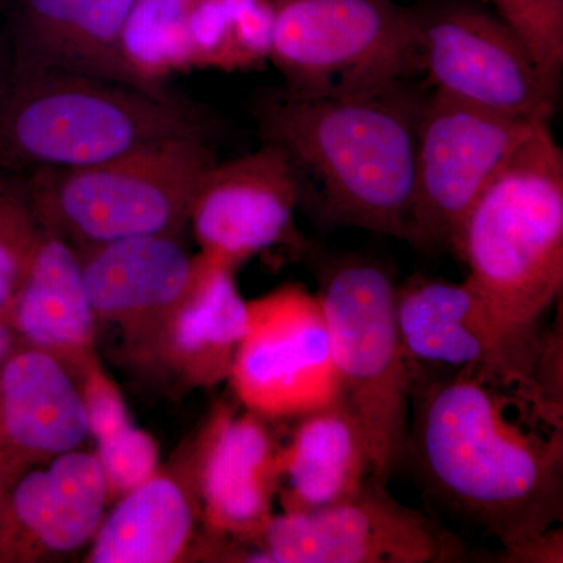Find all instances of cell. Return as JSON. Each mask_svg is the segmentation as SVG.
<instances>
[{
    "label": "cell",
    "instance_id": "obj_1",
    "mask_svg": "<svg viewBox=\"0 0 563 563\" xmlns=\"http://www.w3.org/2000/svg\"><path fill=\"white\" fill-rule=\"evenodd\" d=\"M406 457L443 503L503 548L562 521V406L465 369L412 373Z\"/></svg>",
    "mask_w": 563,
    "mask_h": 563
},
{
    "label": "cell",
    "instance_id": "obj_2",
    "mask_svg": "<svg viewBox=\"0 0 563 563\" xmlns=\"http://www.w3.org/2000/svg\"><path fill=\"white\" fill-rule=\"evenodd\" d=\"M429 95L413 81L352 95L262 92L254 120L303 181V203L325 224L413 244L415 158Z\"/></svg>",
    "mask_w": 563,
    "mask_h": 563
},
{
    "label": "cell",
    "instance_id": "obj_3",
    "mask_svg": "<svg viewBox=\"0 0 563 563\" xmlns=\"http://www.w3.org/2000/svg\"><path fill=\"white\" fill-rule=\"evenodd\" d=\"M207 122L173 92L55 70L10 73L0 90V172L76 169L180 136Z\"/></svg>",
    "mask_w": 563,
    "mask_h": 563
},
{
    "label": "cell",
    "instance_id": "obj_4",
    "mask_svg": "<svg viewBox=\"0 0 563 563\" xmlns=\"http://www.w3.org/2000/svg\"><path fill=\"white\" fill-rule=\"evenodd\" d=\"M453 251L501 320L539 331L563 288V151L540 125L496 174Z\"/></svg>",
    "mask_w": 563,
    "mask_h": 563
},
{
    "label": "cell",
    "instance_id": "obj_5",
    "mask_svg": "<svg viewBox=\"0 0 563 563\" xmlns=\"http://www.w3.org/2000/svg\"><path fill=\"white\" fill-rule=\"evenodd\" d=\"M214 162L209 136L195 135L85 168L13 177L40 228L79 251L136 236H179Z\"/></svg>",
    "mask_w": 563,
    "mask_h": 563
},
{
    "label": "cell",
    "instance_id": "obj_6",
    "mask_svg": "<svg viewBox=\"0 0 563 563\" xmlns=\"http://www.w3.org/2000/svg\"><path fill=\"white\" fill-rule=\"evenodd\" d=\"M313 272L343 393L368 442L372 479L385 484L406 459L412 391L398 287L379 262L357 254L317 255Z\"/></svg>",
    "mask_w": 563,
    "mask_h": 563
},
{
    "label": "cell",
    "instance_id": "obj_7",
    "mask_svg": "<svg viewBox=\"0 0 563 563\" xmlns=\"http://www.w3.org/2000/svg\"><path fill=\"white\" fill-rule=\"evenodd\" d=\"M269 60L303 95L384 90L422 76L417 11L393 0H268Z\"/></svg>",
    "mask_w": 563,
    "mask_h": 563
},
{
    "label": "cell",
    "instance_id": "obj_8",
    "mask_svg": "<svg viewBox=\"0 0 563 563\" xmlns=\"http://www.w3.org/2000/svg\"><path fill=\"white\" fill-rule=\"evenodd\" d=\"M399 332L410 365L465 369L540 402L559 404L547 383L555 344L501 320L468 280L415 277L398 288Z\"/></svg>",
    "mask_w": 563,
    "mask_h": 563
},
{
    "label": "cell",
    "instance_id": "obj_9",
    "mask_svg": "<svg viewBox=\"0 0 563 563\" xmlns=\"http://www.w3.org/2000/svg\"><path fill=\"white\" fill-rule=\"evenodd\" d=\"M415 11L421 73L432 91L514 120L550 122L559 87L495 11L468 0Z\"/></svg>",
    "mask_w": 563,
    "mask_h": 563
},
{
    "label": "cell",
    "instance_id": "obj_10",
    "mask_svg": "<svg viewBox=\"0 0 563 563\" xmlns=\"http://www.w3.org/2000/svg\"><path fill=\"white\" fill-rule=\"evenodd\" d=\"M429 92L415 158L413 244L453 250L474 203L540 125Z\"/></svg>",
    "mask_w": 563,
    "mask_h": 563
},
{
    "label": "cell",
    "instance_id": "obj_11",
    "mask_svg": "<svg viewBox=\"0 0 563 563\" xmlns=\"http://www.w3.org/2000/svg\"><path fill=\"white\" fill-rule=\"evenodd\" d=\"M254 547L250 562L450 563L465 554L455 533L372 477L343 501L273 515Z\"/></svg>",
    "mask_w": 563,
    "mask_h": 563
},
{
    "label": "cell",
    "instance_id": "obj_12",
    "mask_svg": "<svg viewBox=\"0 0 563 563\" xmlns=\"http://www.w3.org/2000/svg\"><path fill=\"white\" fill-rule=\"evenodd\" d=\"M247 313L229 377L244 409L263 420H290L343 395L317 292L280 285L247 301Z\"/></svg>",
    "mask_w": 563,
    "mask_h": 563
},
{
    "label": "cell",
    "instance_id": "obj_13",
    "mask_svg": "<svg viewBox=\"0 0 563 563\" xmlns=\"http://www.w3.org/2000/svg\"><path fill=\"white\" fill-rule=\"evenodd\" d=\"M303 181L290 155L266 143L214 162L192 198L188 225L203 258L235 272L252 255L295 240Z\"/></svg>",
    "mask_w": 563,
    "mask_h": 563
},
{
    "label": "cell",
    "instance_id": "obj_14",
    "mask_svg": "<svg viewBox=\"0 0 563 563\" xmlns=\"http://www.w3.org/2000/svg\"><path fill=\"white\" fill-rule=\"evenodd\" d=\"M109 506L95 453L74 450L25 470L0 504V563L40 562L87 547Z\"/></svg>",
    "mask_w": 563,
    "mask_h": 563
},
{
    "label": "cell",
    "instance_id": "obj_15",
    "mask_svg": "<svg viewBox=\"0 0 563 563\" xmlns=\"http://www.w3.org/2000/svg\"><path fill=\"white\" fill-rule=\"evenodd\" d=\"M280 451L266 422L218 406L195 443L191 461L201 517L211 532L254 543L273 517Z\"/></svg>",
    "mask_w": 563,
    "mask_h": 563
},
{
    "label": "cell",
    "instance_id": "obj_16",
    "mask_svg": "<svg viewBox=\"0 0 563 563\" xmlns=\"http://www.w3.org/2000/svg\"><path fill=\"white\" fill-rule=\"evenodd\" d=\"M77 252L92 312L120 329L132 355L185 298L198 272V255L188 254L179 236H136Z\"/></svg>",
    "mask_w": 563,
    "mask_h": 563
},
{
    "label": "cell",
    "instance_id": "obj_17",
    "mask_svg": "<svg viewBox=\"0 0 563 563\" xmlns=\"http://www.w3.org/2000/svg\"><path fill=\"white\" fill-rule=\"evenodd\" d=\"M133 2L11 0L10 73L55 70L152 91L136 79L122 52V27Z\"/></svg>",
    "mask_w": 563,
    "mask_h": 563
},
{
    "label": "cell",
    "instance_id": "obj_18",
    "mask_svg": "<svg viewBox=\"0 0 563 563\" xmlns=\"http://www.w3.org/2000/svg\"><path fill=\"white\" fill-rule=\"evenodd\" d=\"M88 437L79 383L57 358L20 344L0 366V468L14 481Z\"/></svg>",
    "mask_w": 563,
    "mask_h": 563
},
{
    "label": "cell",
    "instance_id": "obj_19",
    "mask_svg": "<svg viewBox=\"0 0 563 563\" xmlns=\"http://www.w3.org/2000/svg\"><path fill=\"white\" fill-rule=\"evenodd\" d=\"M247 321V301L232 269L198 254L190 290L133 357L165 369L188 387L229 383Z\"/></svg>",
    "mask_w": 563,
    "mask_h": 563
},
{
    "label": "cell",
    "instance_id": "obj_20",
    "mask_svg": "<svg viewBox=\"0 0 563 563\" xmlns=\"http://www.w3.org/2000/svg\"><path fill=\"white\" fill-rule=\"evenodd\" d=\"M21 344L57 358L79 383L98 358V318L81 277L79 252L43 231L9 317Z\"/></svg>",
    "mask_w": 563,
    "mask_h": 563
},
{
    "label": "cell",
    "instance_id": "obj_21",
    "mask_svg": "<svg viewBox=\"0 0 563 563\" xmlns=\"http://www.w3.org/2000/svg\"><path fill=\"white\" fill-rule=\"evenodd\" d=\"M280 451L282 512H310L351 498L372 477L368 442L344 393L298 418Z\"/></svg>",
    "mask_w": 563,
    "mask_h": 563
},
{
    "label": "cell",
    "instance_id": "obj_22",
    "mask_svg": "<svg viewBox=\"0 0 563 563\" xmlns=\"http://www.w3.org/2000/svg\"><path fill=\"white\" fill-rule=\"evenodd\" d=\"M201 515L192 461L187 472H161L113 504L91 542L87 562L169 563L190 548Z\"/></svg>",
    "mask_w": 563,
    "mask_h": 563
},
{
    "label": "cell",
    "instance_id": "obj_23",
    "mask_svg": "<svg viewBox=\"0 0 563 563\" xmlns=\"http://www.w3.org/2000/svg\"><path fill=\"white\" fill-rule=\"evenodd\" d=\"M188 0H135L122 27V52L136 79L168 91L166 79L192 69Z\"/></svg>",
    "mask_w": 563,
    "mask_h": 563
},
{
    "label": "cell",
    "instance_id": "obj_24",
    "mask_svg": "<svg viewBox=\"0 0 563 563\" xmlns=\"http://www.w3.org/2000/svg\"><path fill=\"white\" fill-rule=\"evenodd\" d=\"M88 426L113 506L157 473L158 446L150 433L136 428L124 401L95 410L88 417Z\"/></svg>",
    "mask_w": 563,
    "mask_h": 563
},
{
    "label": "cell",
    "instance_id": "obj_25",
    "mask_svg": "<svg viewBox=\"0 0 563 563\" xmlns=\"http://www.w3.org/2000/svg\"><path fill=\"white\" fill-rule=\"evenodd\" d=\"M41 233L16 179L0 172V321L9 322Z\"/></svg>",
    "mask_w": 563,
    "mask_h": 563
},
{
    "label": "cell",
    "instance_id": "obj_26",
    "mask_svg": "<svg viewBox=\"0 0 563 563\" xmlns=\"http://www.w3.org/2000/svg\"><path fill=\"white\" fill-rule=\"evenodd\" d=\"M525 41L547 79L559 87L563 69V0H484Z\"/></svg>",
    "mask_w": 563,
    "mask_h": 563
},
{
    "label": "cell",
    "instance_id": "obj_27",
    "mask_svg": "<svg viewBox=\"0 0 563 563\" xmlns=\"http://www.w3.org/2000/svg\"><path fill=\"white\" fill-rule=\"evenodd\" d=\"M504 562L561 563L563 561V533L551 528L525 542L504 548Z\"/></svg>",
    "mask_w": 563,
    "mask_h": 563
},
{
    "label": "cell",
    "instance_id": "obj_28",
    "mask_svg": "<svg viewBox=\"0 0 563 563\" xmlns=\"http://www.w3.org/2000/svg\"><path fill=\"white\" fill-rule=\"evenodd\" d=\"M21 342L9 322L0 321V366L13 354Z\"/></svg>",
    "mask_w": 563,
    "mask_h": 563
},
{
    "label": "cell",
    "instance_id": "obj_29",
    "mask_svg": "<svg viewBox=\"0 0 563 563\" xmlns=\"http://www.w3.org/2000/svg\"><path fill=\"white\" fill-rule=\"evenodd\" d=\"M11 483H13V479L0 468V504H2L3 496H5L7 490H9Z\"/></svg>",
    "mask_w": 563,
    "mask_h": 563
}]
</instances>
